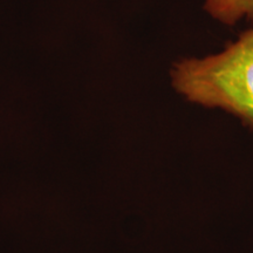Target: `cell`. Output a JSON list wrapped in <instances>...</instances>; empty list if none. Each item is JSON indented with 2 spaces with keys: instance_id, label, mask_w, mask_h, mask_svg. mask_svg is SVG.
I'll return each mask as SVG.
<instances>
[{
  "instance_id": "1",
  "label": "cell",
  "mask_w": 253,
  "mask_h": 253,
  "mask_svg": "<svg viewBox=\"0 0 253 253\" xmlns=\"http://www.w3.org/2000/svg\"><path fill=\"white\" fill-rule=\"evenodd\" d=\"M171 82L189 102L225 110L253 129V28L218 54L176 62Z\"/></svg>"
},
{
  "instance_id": "2",
  "label": "cell",
  "mask_w": 253,
  "mask_h": 253,
  "mask_svg": "<svg viewBox=\"0 0 253 253\" xmlns=\"http://www.w3.org/2000/svg\"><path fill=\"white\" fill-rule=\"evenodd\" d=\"M204 9L213 19L229 26L243 18L253 19V0H205Z\"/></svg>"
}]
</instances>
